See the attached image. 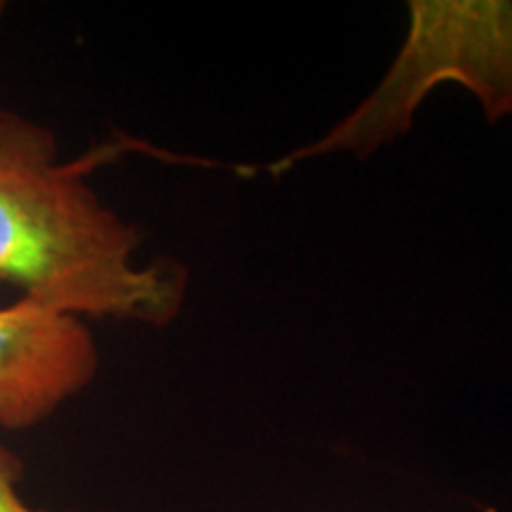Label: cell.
<instances>
[{
    "label": "cell",
    "instance_id": "obj_5",
    "mask_svg": "<svg viewBox=\"0 0 512 512\" xmlns=\"http://www.w3.org/2000/svg\"><path fill=\"white\" fill-rule=\"evenodd\" d=\"M3 12H5V3H0V19H3Z\"/></svg>",
    "mask_w": 512,
    "mask_h": 512
},
{
    "label": "cell",
    "instance_id": "obj_2",
    "mask_svg": "<svg viewBox=\"0 0 512 512\" xmlns=\"http://www.w3.org/2000/svg\"><path fill=\"white\" fill-rule=\"evenodd\" d=\"M408 8V41L375 93L339 121L328 136L299 147L268 166V171L280 176L302 159L337 150L354 152L358 159L368 157L408 131L422 98L444 81H456L475 95L491 124L512 117L510 0H415Z\"/></svg>",
    "mask_w": 512,
    "mask_h": 512
},
{
    "label": "cell",
    "instance_id": "obj_4",
    "mask_svg": "<svg viewBox=\"0 0 512 512\" xmlns=\"http://www.w3.org/2000/svg\"><path fill=\"white\" fill-rule=\"evenodd\" d=\"M22 479V460L0 444V512H41L29 508L19 496L17 484Z\"/></svg>",
    "mask_w": 512,
    "mask_h": 512
},
{
    "label": "cell",
    "instance_id": "obj_1",
    "mask_svg": "<svg viewBox=\"0 0 512 512\" xmlns=\"http://www.w3.org/2000/svg\"><path fill=\"white\" fill-rule=\"evenodd\" d=\"M117 150L62 159L50 128L0 112V283L62 316L166 325L181 311L188 271L169 259L133 264L138 228L86 181Z\"/></svg>",
    "mask_w": 512,
    "mask_h": 512
},
{
    "label": "cell",
    "instance_id": "obj_3",
    "mask_svg": "<svg viewBox=\"0 0 512 512\" xmlns=\"http://www.w3.org/2000/svg\"><path fill=\"white\" fill-rule=\"evenodd\" d=\"M88 325L27 299L0 309V427L29 430L98 375Z\"/></svg>",
    "mask_w": 512,
    "mask_h": 512
}]
</instances>
